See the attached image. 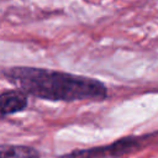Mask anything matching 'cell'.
I'll return each instance as SVG.
<instances>
[{"instance_id": "cell-1", "label": "cell", "mask_w": 158, "mask_h": 158, "mask_svg": "<svg viewBox=\"0 0 158 158\" xmlns=\"http://www.w3.org/2000/svg\"><path fill=\"white\" fill-rule=\"evenodd\" d=\"M4 77L17 89L51 101L104 100L106 86L93 78L33 67H12Z\"/></svg>"}, {"instance_id": "cell-2", "label": "cell", "mask_w": 158, "mask_h": 158, "mask_svg": "<svg viewBox=\"0 0 158 158\" xmlns=\"http://www.w3.org/2000/svg\"><path fill=\"white\" fill-rule=\"evenodd\" d=\"M1 102V117H5L7 115H12L16 112L22 111L27 104V94L20 89H12V90H4L0 96Z\"/></svg>"}, {"instance_id": "cell-3", "label": "cell", "mask_w": 158, "mask_h": 158, "mask_svg": "<svg viewBox=\"0 0 158 158\" xmlns=\"http://www.w3.org/2000/svg\"><path fill=\"white\" fill-rule=\"evenodd\" d=\"M0 158H41V154L32 147L2 144L0 149Z\"/></svg>"}]
</instances>
